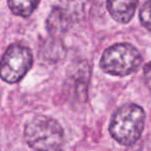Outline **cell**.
I'll return each instance as SVG.
<instances>
[{
  "instance_id": "4",
  "label": "cell",
  "mask_w": 151,
  "mask_h": 151,
  "mask_svg": "<svg viewBox=\"0 0 151 151\" xmlns=\"http://www.w3.org/2000/svg\"><path fill=\"white\" fill-rule=\"evenodd\" d=\"M33 64L30 49L21 44H13L6 49L0 60V78L15 84L22 80Z\"/></svg>"
},
{
  "instance_id": "8",
  "label": "cell",
  "mask_w": 151,
  "mask_h": 151,
  "mask_svg": "<svg viewBox=\"0 0 151 151\" xmlns=\"http://www.w3.org/2000/svg\"><path fill=\"white\" fill-rule=\"evenodd\" d=\"M40 0H7V4L13 14L22 18H27L38 6Z\"/></svg>"
},
{
  "instance_id": "7",
  "label": "cell",
  "mask_w": 151,
  "mask_h": 151,
  "mask_svg": "<svg viewBox=\"0 0 151 151\" xmlns=\"http://www.w3.org/2000/svg\"><path fill=\"white\" fill-rule=\"evenodd\" d=\"M139 0H108L107 7L111 17L120 24H126L132 19Z\"/></svg>"
},
{
  "instance_id": "6",
  "label": "cell",
  "mask_w": 151,
  "mask_h": 151,
  "mask_svg": "<svg viewBox=\"0 0 151 151\" xmlns=\"http://www.w3.org/2000/svg\"><path fill=\"white\" fill-rule=\"evenodd\" d=\"M47 29L54 37L61 36L70 28L73 24L69 13L62 7H54L47 19Z\"/></svg>"
},
{
  "instance_id": "3",
  "label": "cell",
  "mask_w": 151,
  "mask_h": 151,
  "mask_svg": "<svg viewBox=\"0 0 151 151\" xmlns=\"http://www.w3.org/2000/svg\"><path fill=\"white\" fill-rule=\"evenodd\" d=\"M142 63V55L136 47L122 42L106 49L101 59V69L105 73L117 77L132 73Z\"/></svg>"
},
{
  "instance_id": "10",
  "label": "cell",
  "mask_w": 151,
  "mask_h": 151,
  "mask_svg": "<svg viewBox=\"0 0 151 151\" xmlns=\"http://www.w3.org/2000/svg\"><path fill=\"white\" fill-rule=\"evenodd\" d=\"M143 75H144V81L146 83L147 87L150 89L151 91V62L147 63L144 67L143 70Z\"/></svg>"
},
{
  "instance_id": "2",
  "label": "cell",
  "mask_w": 151,
  "mask_h": 151,
  "mask_svg": "<svg viewBox=\"0 0 151 151\" xmlns=\"http://www.w3.org/2000/svg\"><path fill=\"white\" fill-rule=\"evenodd\" d=\"M24 139L35 150H58L64 143V132L54 118L36 116L25 125Z\"/></svg>"
},
{
  "instance_id": "5",
  "label": "cell",
  "mask_w": 151,
  "mask_h": 151,
  "mask_svg": "<svg viewBox=\"0 0 151 151\" xmlns=\"http://www.w3.org/2000/svg\"><path fill=\"white\" fill-rule=\"evenodd\" d=\"M91 68L87 61L76 62L69 68L65 81V92L71 101L84 103L87 101Z\"/></svg>"
},
{
  "instance_id": "9",
  "label": "cell",
  "mask_w": 151,
  "mask_h": 151,
  "mask_svg": "<svg viewBox=\"0 0 151 151\" xmlns=\"http://www.w3.org/2000/svg\"><path fill=\"white\" fill-rule=\"evenodd\" d=\"M140 21L146 29L151 31V0H147L141 7Z\"/></svg>"
},
{
  "instance_id": "1",
  "label": "cell",
  "mask_w": 151,
  "mask_h": 151,
  "mask_svg": "<svg viewBox=\"0 0 151 151\" xmlns=\"http://www.w3.org/2000/svg\"><path fill=\"white\" fill-rule=\"evenodd\" d=\"M144 125V110L136 104H126L114 113L109 130L119 144L130 146L141 138Z\"/></svg>"
}]
</instances>
